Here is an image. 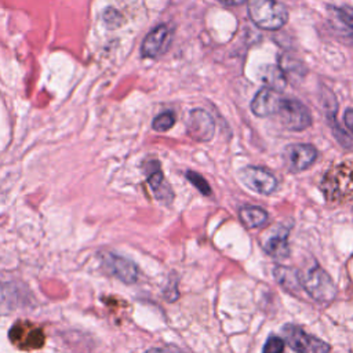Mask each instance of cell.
<instances>
[{"label": "cell", "mask_w": 353, "mask_h": 353, "mask_svg": "<svg viewBox=\"0 0 353 353\" xmlns=\"http://www.w3.org/2000/svg\"><path fill=\"white\" fill-rule=\"evenodd\" d=\"M240 181L251 190L261 194H270L277 188L276 176L266 168L256 165H247L239 172Z\"/></svg>", "instance_id": "7"}, {"label": "cell", "mask_w": 353, "mask_h": 353, "mask_svg": "<svg viewBox=\"0 0 353 353\" xmlns=\"http://www.w3.org/2000/svg\"><path fill=\"white\" fill-rule=\"evenodd\" d=\"M263 353H284V341L277 335H270L263 346Z\"/></svg>", "instance_id": "21"}, {"label": "cell", "mask_w": 353, "mask_h": 353, "mask_svg": "<svg viewBox=\"0 0 353 353\" xmlns=\"http://www.w3.org/2000/svg\"><path fill=\"white\" fill-rule=\"evenodd\" d=\"M186 132L193 141H197V142L211 141L215 134V123L211 114L201 108H196L190 110L186 121Z\"/></svg>", "instance_id": "9"}, {"label": "cell", "mask_w": 353, "mask_h": 353, "mask_svg": "<svg viewBox=\"0 0 353 353\" xmlns=\"http://www.w3.org/2000/svg\"><path fill=\"white\" fill-rule=\"evenodd\" d=\"M265 251L277 259L287 258L290 254V245H288V229L281 228L279 232L272 234L263 244Z\"/></svg>", "instance_id": "14"}, {"label": "cell", "mask_w": 353, "mask_h": 353, "mask_svg": "<svg viewBox=\"0 0 353 353\" xmlns=\"http://www.w3.org/2000/svg\"><path fill=\"white\" fill-rule=\"evenodd\" d=\"M248 15L261 29L277 30L288 21L287 8L276 0H250Z\"/></svg>", "instance_id": "1"}, {"label": "cell", "mask_w": 353, "mask_h": 353, "mask_svg": "<svg viewBox=\"0 0 353 353\" xmlns=\"http://www.w3.org/2000/svg\"><path fill=\"white\" fill-rule=\"evenodd\" d=\"M345 123H346V127L353 132V109H346Z\"/></svg>", "instance_id": "23"}, {"label": "cell", "mask_w": 353, "mask_h": 353, "mask_svg": "<svg viewBox=\"0 0 353 353\" xmlns=\"http://www.w3.org/2000/svg\"><path fill=\"white\" fill-rule=\"evenodd\" d=\"M8 338L14 346L22 350H36L43 347L46 334L43 328L29 320H18L8 331Z\"/></svg>", "instance_id": "5"}, {"label": "cell", "mask_w": 353, "mask_h": 353, "mask_svg": "<svg viewBox=\"0 0 353 353\" xmlns=\"http://www.w3.org/2000/svg\"><path fill=\"white\" fill-rule=\"evenodd\" d=\"M284 341L296 353H328L331 346L323 339L310 335L303 328L295 324H285L281 328Z\"/></svg>", "instance_id": "4"}, {"label": "cell", "mask_w": 353, "mask_h": 353, "mask_svg": "<svg viewBox=\"0 0 353 353\" xmlns=\"http://www.w3.org/2000/svg\"><path fill=\"white\" fill-rule=\"evenodd\" d=\"M277 114L281 124L290 131H302L312 125V114L307 106L295 98H283Z\"/></svg>", "instance_id": "6"}, {"label": "cell", "mask_w": 353, "mask_h": 353, "mask_svg": "<svg viewBox=\"0 0 353 353\" xmlns=\"http://www.w3.org/2000/svg\"><path fill=\"white\" fill-rule=\"evenodd\" d=\"M274 277L276 280L287 290L290 291H294L295 288L301 287V283H299V274L296 270H291V269H287V268H283V266H277L274 269ZM302 288V287H301Z\"/></svg>", "instance_id": "17"}, {"label": "cell", "mask_w": 353, "mask_h": 353, "mask_svg": "<svg viewBox=\"0 0 353 353\" xmlns=\"http://www.w3.org/2000/svg\"><path fill=\"white\" fill-rule=\"evenodd\" d=\"M171 43V30L167 25H159L150 30L142 41L141 55L143 58H157L163 55Z\"/></svg>", "instance_id": "11"}, {"label": "cell", "mask_w": 353, "mask_h": 353, "mask_svg": "<svg viewBox=\"0 0 353 353\" xmlns=\"http://www.w3.org/2000/svg\"><path fill=\"white\" fill-rule=\"evenodd\" d=\"M334 11L335 21H338L347 33L353 34V8L350 7H341V8H331Z\"/></svg>", "instance_id": "18"}, {"label": "cell", "mask_w": 353, "mask_h": 353, "mask_svg": "<svg viewBox=\"0 0 353 353\" xmlns=\"http://www.w3.org/2000/svg\"><path fill=\"white\" fill-rule=\"evenodd\" d=\"M221 4L223 6H229V7H233V6H239V4H243L245 3L247 0H218Z\"/></svg>", "instance_id": "24"}, {"label": "cell", "mask_w": 353, "mask_h": 353, "mask_svg": "<svg viewBox=\"0 0 353 353\" xmlns=\"http://www.w3.org/2000/svg\"><path fill=\"white\" fill-rule=\"evenodd\" d=\"M259 76H261L262 81L266 84V87H269L272 90L281 91L287 85V76L280 66L265 65L261 68Z\"/></svg>", "instance_id": "15"}, {"label": "cell", "mask_w": 353, "mask_h": 353, "mask_svg": "<svg viewBox=\"0 0 353 353\" xmlns=\"http://www.w3.org/2000/svg\"><path fill=\"white\" fill-rule=\"evenodd\" d=\"M301 287L316 301L325 302L331 301L335 294L336 288L332 279L328 276L325 270L320 268L317 262L310 265L305 272H298Z\"/></svg>", "instance_id": "3"}, {"label": "cell", "mask_w": 353, "mask_h": 353, "mask_svg": "<svg viewBox=\"0 0 353 353\" xmlns=\"http://www.w3.org/2000/svg\"><path fill=\"white\" fill-rule=\"evenodd\" d=\"M186 178L189 179V182L203 194L210 196L211 194V188L208 185V182L204 179V176L196 171H188L186 172Z\"/></svg>", "instance_id": "20"}, {"label": "cell", "mask_w": 353, "mask_h": 353, "mask_svg": "<svg viewBox=\"0 0 353 353\" xmlns=\"http://www.w3.org/2000/svg\"><path fill=\"white\" fill-rule=\"evenodd\" d=\"M174 124H175V114H174L171 110L161 112V113L157 114V116L153 119V121H152L153 130H154V131H160V132L168 131Z\"/></svg>", "instance_id": "19"}, {"label": "cell", "mask_w": 353, "mask_h": 353, "mask_svg": "<svg viewBox=\"0 0 353 353\" xmlns=\"http://www.w3.org/2000/svg\"><path fill=\"white\" fill-rule=\"evenodd\" d=\"M145 174H146L148 183H149L152 192L154 193L156 199L164 204H170L174 199V193L161 172V167H160L159 161L157 160L146 161Z\"/></svg>", "instance_id": "12"}, {"label": "cell", "mask_w": 353, "mask_h": 353, "mask_svg": "<svg viewBox=\"0 0 353 353\" xmlns=\"http://www.w3.org/2000/svg\"><path fill=\"white\" fill-rule=\"evenodd\" d=\"M146 353H182V352H179V350L175 349V347L167 346V347H154V349L148 350Z\"/></svg>", "instance_id": "22"}, {"label": "cell", "mask_w": 353, "mask_h": 353, "mask_svg": "<svg viewBox=\"0 0 353 353\" xmlns=\"http://www.w3.org/2000/svg\"><path fill=\"white\" fill-rule=\"evenodd\" d=\"M239 216L243 225L250 229L262 226L268 221V212L258 205H243L239 210Z\"/></svg>", "instance_id": "16"}, {"label": "cell", "mask_w": 353, "mask_h": 353, "mask_svg": "<svg viewBox=\"0 0 353 353\" xmlns=\"http://www.w3.org/2000/svg\"><path fill=\"white\" fill-rule=\"evenodd\" d=\"M283 97L279 91L272 90L269 87L261 88L251 101V110L258 117H268L272 114H277Z\"/></svg>", "instance_id": "13"}, {"label": "cell", "mask_w": 353, "mask_h": 353, "mask_svg": "<svg viewBox=\"0 0 353 353\" xmlns=\"http://www.w3.org/2000/svg\"><path fill=\"white\" fill-rule=\"evenodd\" d=\"M321 192L328 201H349L353 199V171L341 164L324 174Z\"/></svg>", "instance_id": "2"}, {"label": "cell", "mask_w": 353, "mask_h": 353, "mask_svg": "<svg viewBox=\"0 0 353 353\" xmlns=\"http://www.w3.org/2000/svg\"><path fill=\"white\" fill-rule=\"evenodd\" d=\"M317 159V149L310 143L288 145L283 153V160L290 172H301L312 167Z\"/></svg>", "instance_id": "8"}, {"label": "cell", "mask_w": 353, "mask_h": 353, "mask_svg": "<svg viewBox=\"0 0 353 353\" xmlns=\"http://www.w3.org/2000/svg\"><path fill=\"white\" fill-rule=\"evenodd\" d=\"M101 261L103 268L123 283L134 284L138 280V268L132 261L113 252L101 254Z\"/></svg>", "instance_id": "10"}]
</instances>
